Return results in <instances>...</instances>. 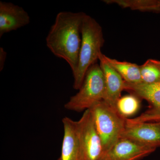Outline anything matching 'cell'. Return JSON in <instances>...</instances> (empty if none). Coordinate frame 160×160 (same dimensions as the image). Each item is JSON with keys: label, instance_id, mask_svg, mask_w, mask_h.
Here are the masks:
<instances>
[{"label": "cell", "instance_id": "cell-1", "mask_svg": "<svg viewBox=\"0 0 160 160\" xmlns=\"http://www.w3.org/2000/svg\"><path fill=\"white\" fill-rule=\"evenodd\" d=\"M86 13L63 11L57 15L46 38V46L58 58L66 61L76 72L81 41V26Z\"/></svg>", "mask_w": 160, "mask_h": 160}, {"label": "cell", "instance_id": "cell-2", "mask_svg": "<svg viewBox=\"0 0 160 160\" xmlns=\"http://www.w3.org/2000/svg\"><path fill=\"white\" fill-rule=\"evenodd\" d=\"M81 35L78 68L73 76V88L77 90L82 86L88 69L99 60L105 42L102 26L96 20L86 14L82 22Z\"/></svg>", "mask_w": 160, "mask_h": 160}, {"label": "cell", "instance_id": "cell-3", "mask_svg": "<svg viewBox=\"0 0 160 160\" xmlns=\"http://www.w3.org/2000/svg\"><path fill=\"white\" fill-rule=\"evenodd\" d=\"M78 90L65 104V109L78 112L85 111L104 100L105 78L100 65L96 63L89 68Z\"/></svg>", "mask_w": 160, "mask_h": 160}, {"label": "cell", "instance_id": "cell-4", "mask_svg": "<svg viewBox=\"0 0 160 160\" xmlns=\"http://www.w3.org/2000/svg\"><path fill=\"white\" fill-rule=\"evenodd\" d=\"M89 110L102 140L104 152L121 138L126 129L127 118L122 117L104 100L96 103Z\"/></svg>", "mask_w": 160, "mask_h": 160}, {"label": "cell", "instance_id": "cell-5", "mask_svg": "<svg viewBox=\"0 0 160 160\" xmlns=\"http://www.w3.org/2000/svg\"><path fill=\"white\" fill-rule=\"evenodd\" d=\"M76 126L82 160H99L104 149L89 109L84 111L81 118L76 121Z\"/></svg>", "mask_w": 160, "mask_h": 160}, {"label": "cell", "instance_id": "cell-6", "mask_svg": "<svg viewBox=\"0 0 160 160\" xmlns=\"http://www.w3.org/2000/svg\"><path fill=\"white\" fill-rule=\"evenodd\" d=\"M156 149L132 140L121 138L99 160H138L149 155Z\"/></svg>", "mask_w": 160, "mask_h": 160}, {"label": "cell", "instance_id": "cell-7", "mask_svg": "<svg viewBox=\"0 0 160 160\" xmlns=\"http://www.w3.org/2000/svg\"><path fill=\"white\" fill-rule=\"evenodd\" d=\"M121 138L157 148L160 146V122L127 123Z\"/></svg>", "mask_w": 160, "mask_h": 160}, {"label": "cell", "instance_id": "cell-8", "mask_svg": "<svg viewBox=\"0 0 160 160\" xmlns=\"http://www.w3.org/2000/svg\"><path fill=\"white\" fill-rule=\"evenodd\" d=\"M30 21L28 12L22 7L11 2H0V38L27 26Z\"/></svg>", "mask_w": 160, "mask_h": 160}, {"label": "cell", "instance_id": "cell-9", "mask_svg": "<svg viewBox=\"0 0 160 160\" xmlns=\"http://www.w3.org/2000/svg\"><path fill=\"white\" fill-rule=\"evenodd\" d=\"M102 53L100 55L99 60L105 78V95L103 100L112 108L117 110V103L121 97L122 91L124 90L125 81L104 60L102 57Z\"/></svg>", "mask_w": 160, "mask_h": 160}, {"label": "cell", "instance_id": "cell-10", "mask_svg": "<svg viewBox=\"0 0 160 160\" xmlns=\"http://www.w3.org/2000/svg\"><path fill=\"white\" fill-rule=\"evenodd\" d=\"M62 122L64 137L61 155L57 160H82L76 121L65 117Z\"/></svg>", "mask_w": 160, "mask_h": 160}, {"label": "cell", "instance_id": "cell-11", "mask_svg": "<svg viewBox=\"0 0 160 160\" xmlns=\"http://www.w3.org/2000/svg\"><path fill=\"white\" fill-rule=\"evenodd\" d=\"M124 90L147 101L151 106L148 109L149 111L160 112V82L153 84H132L125 81Z\"/></svg>", "mask_w": 160, "mask_h": 160}, {"label": "cell", "instance_id": "cell-12", "mask_svg": "<svg viewBox=\"0 0 160 160\" xmlns=\"http://www.w3.org/2000/svg\"><path fill=\"white\" fill-rule=\"evenodd\" d=\"M102 57L110 67L114 69L127 83H142L140 66L127 62H122L106 56L102 53Z\"/></svg>", "mask_w": 160, "mask_h": 160}, {"label": "cell", "instance_id": "cell-13", "mask_svg": "<svg viewBox=\"0 0 160 160\" xmlns=\"http://www.w3.org/2000/svg\"><path fill=\"white\" fill-rule=\"evenodd\" d=\"M108 4H116L123 9L142 12H160V0H104Z\"/></svg>", "mask_w": 160, "mask_h": 160}, {"label": "cell", "instance_id": "cell-14", "mask_svg": "<svg viewBox=\"0 0 160 160\" xmlns=\"http://www.w3.org/2000/svg\"><path fill=\"white\" fill-rule=\"evenodd\" d=\"M140 98L130 94L121 97L117 103V110L122 117L128 118L134 115L140 107Z\"/></svg>", "mask_w": 160, "mask_h": 160}, {"label": "cell", "instance_id": "cell-15", "mask_svg": "<svg viewBox=\"0 0 160 160\" xmlns=\"http://www.w3.org/2000/svg\"><path fill=\"white\" fill-rule=\"evenodd\" d=\"M140 67L142 83L153 84L160 82V61L149 59Z\"/></svg>", "mask_w": 160, "mask_h": 160}, {"label": "cell", "instance_id": "cell-16", "mask_svg": "<svg viewBox=\"0 0 160 160\" xmlns=\"http://www.w3.org/2000/svg\"><path fill=\"white\" fill-rule=\"evenodd\" d=\"M127 123L134 124L141 122H160V112H152L147 110L134 118H127Z\"/></svg>", "mask_w": 160, "mask_h": 160}, {"label": "cell", "instance_id": "cell-17", "mask_svg": "<svg viewBox=\"0 0 160 160\" xmlns=\"http://www.w3.org/2000/svg\"><path fill=\"white\" fill-rule=\"evenodd\" d=\"M7 53L2 47L0 48V70H3L6 62Z\"/></svg>", "mask_w": 160, "mask_h": 160}]
</instances>
